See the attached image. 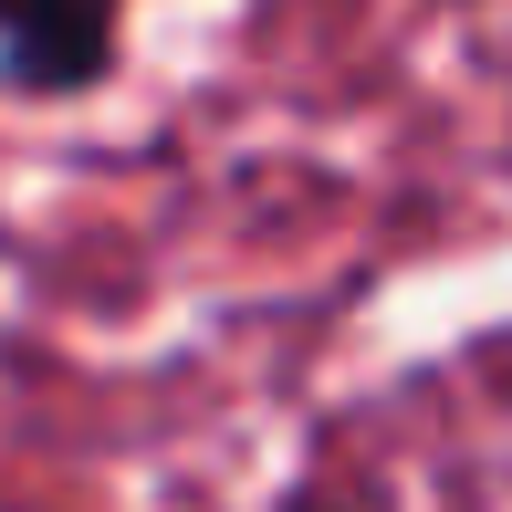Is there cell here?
I'll list each match as a JSON object with an SVG mask.
<instances>
[{"instance_id":"obj_1","label":"cell","mask_w":512,"mask_h":512,"mask_svg":"<svg viewBox=\"0 0 512 512\" xmlns=\"http://www.w3.org/2000/svg\"><path fill=\"white\" fill-rule=\"evenodd\" d=\"M115 42V0H0V63L32 95H63V84H95Z\"/></svg>"}]
</instances>
